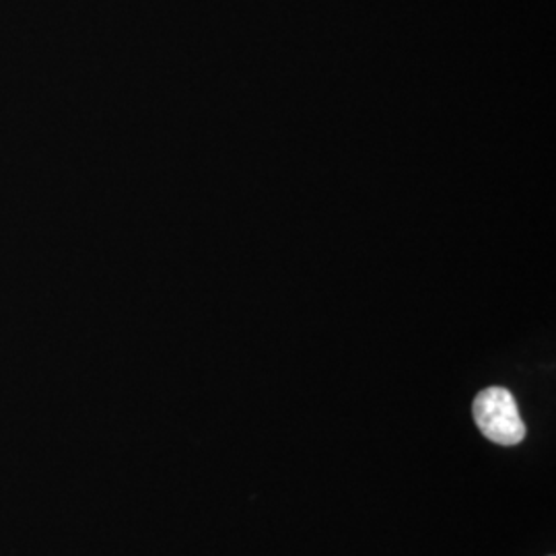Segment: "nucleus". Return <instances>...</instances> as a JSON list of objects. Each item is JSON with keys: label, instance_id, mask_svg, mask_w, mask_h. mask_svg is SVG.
I'll return each instance as SVG.
<instances>
[{"label": "nucleus", "instance_id": "f257e3e1", "mask_svg": "<svg viewBox=\"0 0 556 556\" xmlns=\"http://www.w3.org/2000/svg\"><path fill=\"white\" fill-rule=\"evenodd\" d=\"M480 433L497 445H517L526 438V425L519 415L516 397L505 388H486L472 406Z\"/></svg>", "mask_w": 556, "mask_h": 556}]
</instances>
